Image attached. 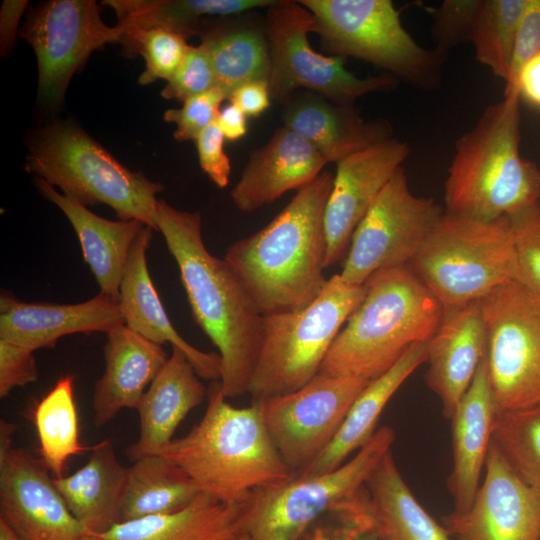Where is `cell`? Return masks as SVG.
Here are the masks:
<instances>
[{"label":"cell","instance_id":"1","mask_svg":"<svg viewBox=\"0 0 540 540\" xmlns=\"http://www.w3.org/2000/svg\"><path fill=\"white\" fill-rule=\"evenodd\" d=\"M154 222L177 263L194 321L219 351L224 396L248 393L263 315L225 259L207 250L200 212L181 211L159 200Z\"/></svg>","mask_w":540,"mask_h":540},{"label":"cell","instance_id":"2","mask_svg":"<svg viewBox=\"0 0 540 540\" xmlns=\"http://www.w3.org/2000/svg\"><path fill=\"white\" fill-rule=\"evenodd\" d=\"M333 178L323 170L270 223L228 247L225 261L263 316L307 307L327 283L324 215Z\"/></svg>","mask_w":540,"mask_h":540},{"label":"cell","instance_id":"3","mask_svg":"<svg viewBox=\"0 0 540 540\" xmlns=\"http://www.w3.org/2000/svg\"><path fill=\"white\" fill-rule=\"evenodd\" d=\"M207 399L199 423L155 454L175 463L201 492L226 503H243L254 491L293 477L269 436L256 400L248 407L231 405L219 380L211 382Z\"/></svg>","mask_w":540,"mask_h":540},{"label":"cell","instance_id":"4","mask_svg":"<svg viewBox=\"0 0 540 540\" xmlns=\"http://www.w3.org/2000/svg\"><path fill=\"white\" fill-rule=\"evenodd\" d=\"M518 91L486 107L455 143L445 181V212L492 221L540 202V169L520 154Z\"/></svg>","mask_w":540,"mask_h":540},{"label":"cell","instance_id":"5","mask_svg":"<svg viewBox=\"0 0 540 540\" xmlns=\"http://www.w3.org/2000/svg\"><path fill=\"white\" fill-rule=\"evenodd\" d=\"M333 341L319 373L373 380L413 344L428 341L444 307L409 265L381 269Z\"/></svg>","mask_w":540,"mask_h":540},{"label":"cell","instance_id":"6","mask_svg":"<svg viewBox=\"0 0 540 540\" xmlns=\"http://www.w3.org/2000/svg\"><path fill=\"white\" fill-rule=\"evenodd\" d=\"M25 169L85 207L105 204L119 220L157 230V193L164 186L126 168L79 126L56 121L28 141Z\"/></svg>","mask_w":540,"mask_h":540},{"label":"cell","instance_id":"7","mask_svg":"<svg viewBox=\"0 0 540 540\" xmlns=\"http://www.w3.org/2000/svg\"><path fill=\"white\" fill-rule=\"evenodd\" d=\"M409 266L444 309L480 301L517 281L510 219L480 221L444 212Z\"/></svg>","mask_w":540,"mask_h":540},{"label":"cell","instance_id":"8","mask_svg":"<svg viewBox=\"0 0 540 540\" xmlns=\"http://www.w3.org/2000/svg\"><path fill=\"white\" fill-rule=\"evenodd\" d=\"M365 286L331 276L307 307L263 316L262 342L249 391L252 399L292 393L314 378Z\"/></svg>","mask_w":540,"mask_h":540},{"label":"cell","instance_id":"9","mask_svg":"<svg viewBox=\"0 0 540 540\" xmlns=\"http://www.w3.org/2000/svg\"><path fill=\"white\" fill-rule=\"evenodd\" d=\"M315 19L313 33L331 56L354 57L413 87L433 90L446 61L419 45L390 0H300Z\"/></svg>","mask_w":540,"mask_h":540},{"label":"cell","instance_id":"10","mask_svg":"<svg viewBox=\"0 0 540 540\" xmlns=\"http://www.w3.org/2000/svg\"><path fill=\"white\" fill-rule=\"evenodd\" d=\"M394 439V430L383 426L338 468L254 491L245 501L242 532L250 540H300L320 516L366 485Z\"/></svg>","mask_w":540,"mask_h":540},{"label":"cell","instance_id":"11","mask_svg":"<svg viewBox=\"0 0 540 540\" xmlns=\"http://www.w3.org/2000/svg\"><path fill=\"white\" fill-rule=\"evenodd\" d=\"M314 25L312 13L299 1L279 0L267 9L272 100L283 104L294 93L305 90L354 109L361 96L397 86L398 79L390 74L361 78L346 69L345 58L315 51L308 40Z\"/></svg>","mask_w":540,"mask_h":540},{"label":"cell","instance_id":"12","mask_svg":"<svg viewBox=\"0 0 540 540\" xmlns=\"http://www.w3.org/2000/svg\"><path fill=\"white\" fill-rule=\"evenodd\" d=\"M486 361L498 411L540 403V300L518 281L480 301Z\"/></svg>","mask_w":540,"mask_h":540},{"label":"cell","instance_id":"13","mask_svg":"<svg viewBox=\"0 0 540 540\" xmlns=\"http://www.w3.org/2000/svg\"><path fill=\"white\" fill-rule=\"evenodd\" d=\"M445 210L415 195L400 167L356 227L340 277L363 285L375 272L409 265Z\"/></svg>","mask_w":540,"mask_h":540},{"label":"cell","instance_id":"14","mask_svg":"<svg viewBox=\"0 0 540 540\" xmlns=\"http://www.w3.org/2000/svg\"><path fill=\"white\" fill-rule=\"evenodd\" d=\"M370 381L318 373L292 393L253 399L259 403L269 436L293 476L331 444Z\"/></svg>","mask_w":540,"mask_h":540},{"label":"cell","instance_id":"15","mask_svg":"<svg viewBox=\"0 0 540 540\" xmlns=\"http://www.w3.org/2000/svg\"><path fill=\"white\" fill-rule=\"evenodd\" d=\"M124 29L106 25L93 0H51L27 17L20 36L32 46L38 63V97L58 107L73 74L93 51L120 43Z\"/></svg>","mask_w":540,"mask_h":540},{"label":"cell","instance_id":"16","mask_svg":"<svg viewBox=\"0 0 540 540\" xmlns=\"http://www.w3.org/2000/svg\"><path fill=\"white\" fill-rule=\"evenodd\" d=\"M40 458L0 449V520L21 540H80L91 534L70 512Z\"/></svg>","mask_w":540,"mask_h":540},{"label":"cell","instance_id":"17","mask_svg":"<svg viewBox=\"0 0 540 540\" xmlns=\"http://www.w3.org/2000/svg\"><path fill=\"white\" fill-rule=\"evenodd\" d=\"M485 470L469 511L443 520L448 534L457 540H539L540 487L521 479L492 441Z\"/></svg>","mask_w":540,"mask_h":540},{"label":"cell","instance_id":"18","mask_svg":"<svg viewBox=\"0 0 540 540\" xmlns=\"http://www.w3.org/2000/svg\"><path fill=\"white\" fill-rule=\"evenodd\" d=\"M409 152L406 142L393 137L336 164L324 215L326 268L344 261L356 227Z\"/></svg>","mask_w":540,"mask_h":540},{"label":"cell","instance_id":"19","mask_svg":"<svg viewBox=\"0 0 540 540\" xmlns=\"http://www.w3.org/2000/svg\"><path fill=\"white\" fill-rule=\"evenodd\" d=\"M124 324L119 300L102 292L76 304L24 302L1 291L0 339L33 351L52 348L59 338L75 333L109 332Z\"/></svg>","mask_w":540,"mask_h":540},{"label":"cell","instance_id":"20","mask_svg":"<svg viewBox=\"0 0 540 540\" xmlns=\"http://www.w3.org/2000/svg\"><path fill=\"white\" fill-rule=\"evenodd\" d=\"M487 340L479 301L445 308L428 340L425 379L451 419L486 355Z\"/></svg>","mask_w":540,"mask_h":540},{"label":"cell","instance_id":"21","mask_svg":"<svg viewBox=\"0 0 540 540\" xmlns=\"http://www.w3.org/2000/svg\"><path fill=\"white\" fill-rule=\"evenodd\" d=\"M326 164L309 142L282 126L266 144L251 152L230 192L232 202L242 212H253L311 183Z\"/></svg>","mask_w":540,"mask_h":540},{"label":"cell","instance_id":"22","mask_svg":"<svg viewBox=\"0 0 540 540\" xmlns=\"http://www.w3.org/2000/svg\"><path fill=\"white\" fill-rule=\"evenodd\" d=\"M106 334L105 370L95 383L92 399L96 427L111 422L122 409H137L147 387L168 359L162 345L125 324Z\"/></svg>","mask_w":540,"mask_h":540},{"label":"cell","instance_id":"23","mask_svg":"<svg viewBox=\"0 0 540 540\" xmlns=\"http://www.w3.org/2000/svg\"><path fill=\"white\" fill-rule=\"evenodd\" d=\"M153 228L145 226L134 241L119 289V304L124 324L152 342L170 343L181 350L194 366L199 377L219 380L220 356L216 352H203L181 337L171 323L147 266Z\"/></svg>","mask_w":540,"mask_h":540},{"label":"cell","instance_id":"24","mask_svg":"<svg viewBox=\"0 0 540 540\" xmlns=\"http://www.w3.org/2000/svg\"><path fill=\"white\" fill-rule=\"evenodd\" d=\"M283 105V126L309 142L327 163L337 164L393 138L388 121L364 120L354 109L338 106L313 92L298 91Z\"/></svg>","mask_w":540,"mask_h":540},{"label":"cell","instance_id":"25","mask_svg":"<svg viewBox=\"0 0 540 540\" xmlns=\"http://www.w3.org/2000/svg\"><path fill=\"white\" fill-rule=\"evenodd\" d=\"M497 412L485 355L450 419L453 465L448 488L454 501L453 517L465 515L474 501Z\"/></svg>","mask_w":540,"mask_h":540},{"label":"cell","instance_id":"26","mask_svg":"<svg viewBox=\"0 0 540 540\" xmlns=\"http://www.w3.org/2000/svg\"><path fill=\"white\" fill-rule=\"evenodd\" d=\"M206 396L207 389L192 363L181 350L172 347L171 356L136 409L140 432L138 440L127 447V458L133 463L168 445L181 421Z\"/></svg>","mask_w":540,"mask_h":540},{"label":"cell","instance_id":"27","mask_svg":"<svg viewBox=\"0 0 540 540\" xmlns=\"http://www.w3.org/2000/svg\"><path fill=\"white\" fill-rule=\"evenodd\" d=\"M35 185L44 198L62 210L73 226L83 258L100 292L119 300L120 283L130 249L147 225L136 219L112 221L102 218L40 178L35 177Z\"/></svg>","mask_w":540,"mask_h":540},{"label":"cell","instance_id":"28","mask_svg":"<svg viewBox=\"0 0 540 540\" xmlns=\"http://www.w3.org/2000/svg\"><path fill=\"white\" fill-rule=\"evenodd\" d=\"M129 468L118 460L105 439L90 449L80 469L54 483L72 515L91 533L101 535L121 522Z\"/></svg>","mask_w":540,"mask_h":540},{"label":"cell","instance_id":"29","mask_svg":"<svg viewBox=\"0 0 540 540\" xmlns=\"http://www.w3.org/2000/svg\"><path fill=\"white\" fill-rule=\"evenodd\" d=\"M428 341L413 344L381 376L371 380L352 404L339 432L323 453L294 476H309L332 471L341 466L375 434L379 417L399 387L426 362Z\"/></svg>","mask_w":540,"mask_h":540},{"label":"cell","instance_id":"30","mask_svg":"<svg viewBox=\"0 0 540 540\" xmlns=\"http://www.w3.org/2000/svg\"><path fill=\"white\" fill-rule=\"evenodd\" d=\"M243 503L222 502L206 493L181 510L115 524L103 540H226L242 533Z\"/></svg>","mask_w":540,"mask_h":540},{"label":"cell","instance_id":"31","mask_svg":"<svg viewBox=\"0 0 540 540\" xmlns=\"http://www.w3.org/2000/svg\"><path fill=\"white\" fill-rule=\"evenodd\" d=\"M373 516L384 540H450L402 478L391 450L366 482Z\"/></svg>","mask_w":540,"mask_h":540},{"label":"cell","instance_id":"32","mask_svg":"<svg viewBox=\"0 0 540 540\" xmlns=\"http://www.w3.org/2000/svg\"><path fill=\"white\" fill-rule=\"evenodd\" d=\"M199 493L195 482L164 456L141 457L129 467L121 522L181 510Z\"/></svg>","mask_w":540,"mask_h":540},{"label":"cell","instance_id":"33","mask_svg":"<svg viewBox=\"0 0 540 540\" xmlns=\"http://www.w3.org/2000/svg\"><path fill=\"white\" fill-rule=\"evenodd\" d=\"M279 0H108L124 31L164 27L186 39L199 33L204 16H230L275 5Z\"/></svg>","mask_w":540,"mask_h":540},{"label":"cell","instance_id":"34","mask_svg":"<svg viewBox=\"0 0 540 540\" xmlns=\"http://www.w3.org/2000/svg\"><path fill=\"white\" fill-rule=\"evenodd\" d=\"M208 50L217 87L227 99L240 86L267 81L270 49L267 35L252 26L233 25L211 29L201 36Z\"/></svg>","mask_w":540,"mask_h":540},{"label":"cell","instance_id":"35","mask_svg":"<svg viewBox=\"0 0 540 540\" xmlns=\"http://www.w3.org/2000/svg\"><path fill=\"white\" fill-rule=\"evenodd\" d=\"M73 380L72 375L60 378L33 411L40 460L54 478L64 476L71 457L91 449L80 442Z\"/></svg>","mask_w":540,"mask_h":540},{"label":"cell","instance_id":"36","mask_svg":"<svg viewBox=\"0 0 540 540\" xmlns=\"http://www.w3.org/2000/svg\"><path fill=\"white\" fill-rule=\"evenodd\" d=\"M529 0H482L469 42L476 59L505 82L522 14Z\"/></svg>","mask_w":540,"mask_h":540},{"label":"cell","instance_id":"37","mask_svg":"<svg viewBox=\"0 0 540 540\" xmlns=\"http://www.w3.org/2000/svg\"><path fill=\"white\" fill-rule=\"evenodd\" d=\"M491 441L521 479L540 487V403L498 411Z\"/></svg>","mask_w":540,"mask_h":540},{"label":"cell","instance_id":"38","mask_svg":"<svg viewBox=\"0 0 540 540\" xmlns=\"http://www.w3.org/2000/svg\"><path fill=\"white\" fill-rule=\"evenodd\" d=\"M186 40L170 29L150 27L125 31L121 44L126 56H143L145 70L139 77V83L147 85L158 79L169 81L172 78L190 47Z\"/></svg>","mask_w":540,"mask_h":540},{"label":"cell","instance_id":"39","mask_svg":"<svg viewBox=\"0 0 540 540\" xmlns=\"http://www.w3.org/2000/svg\"><path fill=\"white\" fill-rule=\"evenodd\" d=\"M300 540H384L373 516L366 485L326 511Z\"/></svg>","mask_w":540,"mask_h":540},{"label":"cell","instance_id":"40","mask_svg":"<svg viewBox=\"0 0 540 540\" xmlns=\"http://www.w3.org/2000/svg\"><path fill=\"white\" fill-rule=\"evenodd\" d=\"M518 262L517 281L540 300V207L539 203L508 216Z\"/></svg>","mask_w":540,"mask_h":540},{"label":"cell","instance_id":"41","mask_svg":"<svg viewBox=\"0 0 540 540\" xmlns=\"http://www.w3.org/2000/svg\"><path fill=\"white\" fill-rule=\"evenodd\" d=\"M482 0H444L431 10L434 49L445 59L454 47L469 42Z\"/></svg>","mask_w":540,"mask_h":540},{"label":"cell","instance_id":"42","mask_svg":"<svg viewBox=\"0 0 540 540\" xmlns=\"http://www.w3.org/2000/svg\"><path fill=\"white\" fill-rule=\"evenodd\" d=\"M214 88H217V83L212 62L208 50L200 44L189 47L183 62L162 89L161 96L183 103Z\"/></svg>","mask_w":540,"mask_h":540},{"label":"cell","instance_id":"43","mask_svg":"<svg viewBox=\"0 0 540 540\" xmlns=\"http://www.w3.org/2000/svg\"><path fill=\"white\" fill-rule=\"evenodd\" d=\"M226 99L225 93L217 87L187 99L181 108L166 110L163 118L176 124L174 138L177 141H195L203 130L216 121L220 105Z\"/></svg>","mask_w":540,"mask_h":540},{"label":"cell","instance_id":"44","mask_svg":"<svg viewBox=\"0 0 540 540\" xmlns=\"http://www.w3.org/2000/svg\"><path fill=\"white\" fill-rule=\"evenodd\" d=\"M538 54H540V0H529L517 29L504 95L515 91V83L521 68Z\"/></svg>","mask_w":540,"mask_h":540},{"label":"cell","instance_id":"45","mask_svg":"<svg viewBox=\"0 0 540 540\" xmlns=\"http://www.w3.org/2000/svg\"><path fill=\"white\" fill-rule=\"evenodd\" d=\"M33 350L0 339V397L5 398L16 387L33 383L38 370Z\"/></svg>","mask_w":540,"mask_h":540},{"label":"cell","instance_id":"46","mask_svg":"<svg viewBox=\"0 0 540 540\" xmlns=\"http://www.w3.org/2000/svg\"><path fill=\"white\" fill-rule=\"evenodd\" d=\"M224 140L216 122L203 130L195 140L201 169L220 188L228 185L231 174V163L224 151Z\"/></svg>","mask_w":540,"mask_h":540},{"label":"cell","instance_id":"47","mask_svg":"<svg viewBox=\"0 0 540 540\" xmlns=\"http://www.w3.org/2000/svg\"><path fill=\"white\" fill-rule=\"evenodd\" d=\"M247 117H257L271 105L267 81H254L238 87L228 98Z\"/></svg>","mask_w":540,"mask_h":540},{"label":"cell","instance_id":"48","mask_svg":"<svg viewBox=\"0 0 540 540\" xmlns=\"http://www.w3.org/2000/svg\"><path fill=\"white\" fill-rule=\"evenodd\" d=\"M514 90L518 91L520 98L540 109V54L521 68Z\"/></svg>","mask_w":540,"mask_h":540},{"label":"cell","instance_id":"49","mask_svg":"<svg viewBox=\"0 0 540 540\" xmlns=\"http://www.w3.org/2000/svg\"><path fill=\"white\" fill-rule=\"evenodd\" d=\"M27 1H4L1 8L0 16V36H1V52H7L14 42L15 33L17 30L18 21Z\"/></svg>","mask_w":540,"mask_h":540},{"label":"cell","instance_id":"50","mask_svg":"<svg viewBox=\"0 0 540 540\" xmlns=\"http://www.w3.org/2000/svg\"><path fill=\"white\" fill-rule=\"evenodd\" d=\"M215 122L229 141L239 140L247 133V116L233 103L220 109Z\"/></svg>","mask_w":540,"mask_h":540},{"label":"cell","instance_id":"51","mask_svg":"<svg viewBox=\"0 0 540 540\" xmlns=\"http://www.w3.org/2000/svg\"><path fill=\"white\" fill-rule=\"evenodd\" d=\"M0 540H21V539L5 522L0 520Z\"/></svg>","mask_w":540,"mask_h":540},{"label":"cell","instance_id":"52","mask_svg":"<svg viewBox=\"0 0 540 540\" xmlns=\"http://www.w3.org/2000/svg\"><path fill=\"white\" fill-rule=\"evenodd\" d=\"M226 540H250V538L246 533L242 532V533H239L236 536H234L232 538H229V539H226Z\"/></svg>","mask_w":540,"mask_h":540},{"label":"cell","instance_id":"53","mask_svg":"<svg viewBox=\"0 0 540 540\" xmlns=\"http://www.w3.org/2000/svg\"><path fill=\"white\" fill-rule=\"evenodd\" d=\"M80 540H103L100 536L94 534H88L83 536Z\"/></svg>","mask_w":540,"mask_h":540},{"label":"cell","instance_id":"54","mask_svg":"<svg viewBox=\"0 0 540 540\" xmlns=\"http://www.w3.org/2000/svg\"><path fill=\"white\" fill-rule=\"evenodd\" d=\"M539 540H540V534H539Z\"/></svg>","mask_w":540,"mask_h":540},{"label":"cell","instance_id":"55","mask_svg":"<svg viewBox=\"0 0 540 540\" xmlns=\"http://www.w3.org/2000/svg\"><path fill=\"white\" fill-rule=\"evenodd\" d=\"M539 207H540V202H539Z\"/></svg>","mask_w":540,"mask_h":540}]
</instances>
